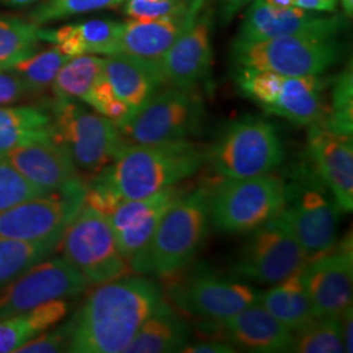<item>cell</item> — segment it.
Returning <instances> with one entry per match:
<instances>
[{"mask_svg":"<svg viewBox=\"0 0 353 353\" xmlns=\"http://www.w3.org/2000/svg\"><path fill=\"white\" fill-rule=\"evenodd\" d=\"M85 181L17 203L0 211V237L26 242H61L84 204Z\"/></svg>","mask_w":353,"mask_h":353,"instance_id":"obj_13","label":"cell"},{"mask_svg":"<svg viewBox=\"0 0 353 353\" xmlns=\"http://www.w3.org/2000/svg\"><path fill=\"white\" fill-rule=\"evenodd\" d=\"M43 26L29 20L0 16V68L8 70L38 50Z\"/></svg>","mask_w":353,"mask_h":353,"instance_id":"obj_31","label":"cell"},{"mask_svg":"<svg viewBox=\"0 0 353 353\" xmlns=\"http://www.w3.org/2000/svg\"><path fill=\"white\" fill-rule=\"evenodd\" d=\"M214 12L203 7L194 23L160 59L165 83L185 92H196L212 68Z\"/></svg>","mask_w":353,"mask_h":353,"instance_id":"obj_18","label":"cell"},{"mask_svg":"<svg viewBox=\"0 0 353 353\" xmlns=\"http://www.w3.org/2000/svg\"><path fill=\"white\" fill-rule=\"evenodd\" d=\"M32 94L20 76L11 70H0V106H10Z\"/></svg>","mask_w":353,"mask_h":353,"instance_id":"obj_40","label":"cell"},{"mask_svg":"<svg viewBox=\"0 0 353 353\" xmlns=\"http://www.w3.org/2000/svg\"><path fill=\"white\" fill-rule=\"evenodd\" d=\"M51 137L46 106H0V154Z\"/></svg>","mask_w":353,"mask_h":353,"instance_id":"obj_29","label":"cell"},{"mask_svg":"<svg viewBox=\"0 0 353 353\" xmlns=\"http://www.w3.org/2000/svg\"><path fill=\"white\" fill-rule=\"evenodd\" d=\"M74 331V316H65L55 326L48 328L33 341L17 350L16 353L68 352Z\"/></svg>","mask_w":353,"mask_h":353,"instance_id":"obj_38","label":"cell"},{"mask_svg":"<svg viewBox=\"0 0 353 353\" xmlns=\"http://www.w3.org/2000/svg\"><path fill=\"white\" fill-rule=\"evenodd\" d=\"M45 106L51 117V138L70 153L79 172L99 174L127 145L110 119L76 100L55 97Z\"/></svg>","mask_w":353,"mask_h":353,"instance_id":"obj_5","label":"cell"},{"mask_svg":"<svg viewBox=\"0 0 353 353\" xmlns=\"http://www.w3.org/2000/svg\"><path fill=\"white\" fill-rule=\"evenodd\" d=\"M88 288L87 280L64 256H48L0 290V319L59 299H72Z\"/></svg>","mask_w":353,"mask_h":353,"instance_id":"obj_15","label":"cell"},{"mask_svg":"<svg viewBox=\"0 0 353 353\" xmlns=\"http://www.w3.org/2000/svg\"><path fill=\"white\" fill-rule=\"evenodd\" d=\"M103 75V57L81 54L71 57L55 77L51 90L58 99L85 102Z\"/></svg>","mask_w":353,"mask_h":353,"instance_id":"obj_30","label":"cell"},{"mask_svg":"<svg viewBox=\"0 0 353 353\" xmlns=\"http://www.w3.org/2000/svg\"><path fill=\"white\" fill-rule=\"evenodd\" d=\"M303 285L316 316H339L352 306V240L345 237L331 252L306 262Z\"/></svg>","mask_w":353,"mask_h":353,"instance_id":"obj_17","label":"cell"},{"mask_svg":"<svg viewBox=\"0 0 353 353\" xmlns=\"http://www.w3.org/2000/svg\"><path fill=\"white\" fill-rule=\"evenodd\" d=\"M123 23L113 20H92L43 30V41L51 42L70 57L81 54L112 55Z\"/></svg>","mask_w":353,"mask_h":353,"instance_id":"obj_25","label":"cell"},{"mask_svg":"<svg viewBox=\"0 0 353 353\" xmlns=\"http://www.w3.org/2000/svg\"><path fill=\"white\" fill-rule=\"evenodd\" d=\"M290 352H345L339 316H316L313 322L293 332Z\"/></svg>","mask_w":353,"mask_h":353,"instance_id":"obj_33","label":"cell"},{"mask_svg":"<svg viewBox=\"0 0 353 353\" xmlns=\"http://www.w3.org/2000/svg\"><path fill=\"white\" fill-rule=\"evenodd\" d=\"M217 1L220 3L221 16L224 17L225 21H229L243 6H246L252 0H217Z\"/></svg>","mask_w":353,"mask_h":353,"instance_id":"obj_44","label":"cell"},{"mask_svg":"<svg viewBox=\"0 0 353 353\" xmlns=\"http://www.w3.org/2000/svg\"><path fill=\"white\" fill-rule=\"evenodd\" d=\"M163 293L190 316L208 321L225 319L252 303H261L262 290L240 279L217 274L205 267L183 268L165 276Z\"/></svg>","mask_w":353,"mask_h":353,"instance_id":"obj_9","label":"cell"},{"mask_svg":"<svg viewBox=\"0 0 353 353\" xmlns=\"http://www.w3.org/2000/svg\"><path fill=\"white\" fill-rule=\"evenodd\" d=\"M43 192L21 176L14 168L0 159V211Z\"/></svg>","mask_w":353,"mask_h":353,"instance_id":"obj_37","label":"cell"},{"mask_svg":"<svg viewBox=\"0 0 353 353\" xmlns=\"http://www.w3.org/2000/svg\"><path fill=\"white\" fill-rule=\"evenodd\" d=\"M207 147L190 139L127 144L92 178L122 201L141 199L195 176L207 164Z\"/></svg>","mask_w":353,"mask_h":353,"instance_id":"obj_2","label":"cell"},{"mask_svg":"<svg viewBox=\"0 0 353 353\" xmlns=\"http://www.w3.org/2000/svg\"><path fill=\"white\" fill-rule=\"evenodd\" d=\"M70 58V55L64 54L54 45L50 49L36 51L29 58L14 64L8 70L23 79L32 94L41 93L51 88L59 70Z\"/></svg>","mask_w":353,"mask_h":353,"instance_id":"obj_34","label":"cell"},{"mask_svg":"<svg viewBox=\"0 0 353 353\" xmlns=\"http://www.w3.org/2000/svg\"><path fill=\"white\" fill-rule=\"evenodd\" d=\"M71 307L68 299H59L0 319V353L17 352L28 341L63 321Z\"/></svg>","mask_w":353,"mask_h":353,"instance_id":"obj_27","label":"cell"},{"mask_svg":"<svg viewBox=\"0 0 353 353\" xmlns=\"http://www.w3.org/2000/svg\"><path fill=\"white\" fill-rule=\"evenodd\" d=\"M64 256L87 280L100 285L134 274L119 252L105 214L83 204L59 242Z\"/></svg>","mask_w":353,"mask_h":353,"instance_id":"obj_10","label":"cell"},{"mask_svg":"<svg viewBox=\"0 0 353 353\" xmlns=\"http://www.w3.org/2000/svg\"><path fill=\"white\" fill-rule=\"evenodd\" d=\"M204 328L248 352H290L293 332L261 303H252L225 319L210 321Z\"/></svg>","mask_w":353,"mask_h":353,"instance_id":"obj_22","label":"cell"},{"mask_svg":"<svg viewBox=\"0 0 353 353\" xmlns=\"http://www.w3.org/2000/svg\"><path fill=\"white\" fill-rule=\"evenodd\" d=\"M125 0H42L28 14V20L43 26L83 13L113 8Z\"/></svg>","mask_w":353,"mask_h":353,"instance_id":"obj_36","label":"cell"},{"mask_svg":"<svg viewBox=\"0 0 353 353\" xmlns=\"http://www.w3.org/2000/svg\"><path fill=\"white\" fill-rule=\"evenodd\" d=\"M285 147L272 122L248 115L228 125L208 148L207 164L224 178H249L272 173L283 164Z\"/></svg>","mask_w":353,"mask_h":353,"instance_id":"obj_6","label":"cell"},{"mask_svg":"<svg viewBox=\"0 0 353 353\" xmlns=\"http://www.w3.org/2000/svg\"><path fill=\"white\" fill-rule=\"evenodd\" d=\"M287 195L285 178L274 172L239 179L225 178L210 191L211 225L225 234L250 233L281 212Z\"/></svg>","mask_w":353,"mask_h":353,"instance_id":"obj_7","label":"cell"},{"mask_svg":"<svg viewBox=\"0 0 353 353\" xmlns=\"http://www.w3.org/2000/svg\"><path fill=\"white\" fill-rule=\"evenodd\" d=\"M267 4L278 8H290L294 7V0H265Z\"/></svg>","mask_w":353,"mask_h":353,"instance_id":"obj_46","label":"cell"},{"mask_svg":"<svg viewBox=\"0 0 353 353\" xmlns=\"http://www.w3.org/2000/svg\"><path fill=\"white\" fill-rule=\"evenodd\" d=\"M285 181L287 202L276 219L303 248L309 262L336 245L343 211L310 161L296 168Z\"/></svg>","mask_w":353,"mask_h":353,"instance_id":"obj_4","label":"cell"},{"mask_svg":"<svg viewBox=\"0 0 353 353\" xmlns=\"http://www.w3.org/2000/svg\"><path fill=\"white\" fill-rule=\"evenodd\" d=\"M203 7L204 0H186L176 11L161 17L123 23L114 54L160 61L194 23Z\"/></svg>","mask_w":353,"mask_h":353,"instance_id":"obj_20","label":"cell"},{"mask_svg":"<svg viewBox=\"0 0 353 353\" xmlns=\"http://www.w3.org/2000/svg\"><path fill=\"white\" fill-rule=\"evenodd\" d=\"M294 7L314 12L334 13L336 0H294Z\"/></svg>","mask_w":353,"mask_h":353,"instance_id":"obj_43","label":"cell"},{"mask_svg":"<svg viewBox=\"0 0 353 353\" xmlns=\"http://www.w3.org/2000/svg\"><path fill=\"white\" fill-rule=\"evenodd\" d=\"M234 80L242 94L262 108L294 125L309 126L326 110L322 75L284 76L245 67H236Z\"/></svg>","mask_w":353,"mask_h":353,"instance_id":"obj_8","label":"cell"},{"mask_svg":"<svg viewBox=\"0 0 353 353\" xmlns=\"http://www.w3.org/2000/svg\"><path fill=\"white\" fill-rule=\"evenodd\" d=\"M341 321V335H343V343L345 352H353V313L352 306H350L347 310H344L339 316Z\"/></svg>","mask_w":353,"mask_h":353,"instance_id":"obj_42","label":"cell"},{"mask_svg":"<svg viewBox=\"0 0 353 353\" xmlns=\"http://www.w3.org/2000/svg\"><path fill=\"white\" fill-rule=\"evenodd\" d=\"M341 6L344 8V12L347 17H352L353 13V0H341Z\"/></svg>","mask_w":353,"mask_h":353,"instance_id":"obj_47","label":"cell"},{"mask_svg":"<svg viewBox=\"0 0 353 353\" xmlns=\"http://www.w3.org/2000/svg\"><path fill=\"white\" fill-rule=\"evenodd\" d=\"M189 341L188 325L164 299L141 325L125 352H181Z\"/></svg>","mask_w":353,"mask_h":353,"instance_id":"obj_26","label":"cell"},{"mask_svg":"<svg viewBox=\"0 0 353 353\" xmlns=\"http://www.w3.org/2000/svg\"><path fill=\"white\" fill-rule=\"evenodd\" d=\"M103 72L115 94L130 106L131 114L166 84L160 61H148L126 54L105 57Z\"/></svg>","mask_w":353,"mask_h":353,"instance_id":"obj_24","label":"cell"},{"mask_svg":"<svg viewBox=\"0 0 353 353\" xmlns=\"http://www.w3.org/2000/svg\"><path fill=\"white\" fill-rule=\"evenodd\" d=\"M59 242H26L0 237V290L50 256Z\"/></svg>","mask_w":353,"mask_h":353,"instance_id":"obj_32","label":"cell"},{"mask_svg":"<svg viewBox=\"0 0 353 353\" xmlns=\"http://www.w3.org/2000/svg\"><path fill=\"white\" fill-rule=\"evenodd\" d=\"M185 353H232L237 352V350L227 341H201L195 343H188L186 347L181 351Z\"/></svg>","mask_w":353,"mask_h":353,"instance_id":"obj_41","label":"cell"},{"mask_svg":"<svg viewBox=\"0 0 353 353\" xmlns=\"http://www.w3.org/2000/svg\"><path fill=\"white\" fill-rule=\"evenodd\" d=\"M0 70H1V68H0Z\"/></svg>","mask_w":353,"mask_h":353,"instance_id":"obj_48","label":"cell"},{"mask_svg":"<svg viewBox=\"0 0 353 353\" xmlns=\"http://www.w3.org/2000/svg\"><path fill=\"white\" fill-rule=\"evenodd\" d=\"M42 0H0L1 6H7V7H26L30 6L34 3H39Z\"/></svg>","mask_w":353,"mask_h":353,"instance_id":"obj_45","label":"cell"},{"mask_svg":"<svg viewBox=\"0 0 353 353\" xmlns=\"http://www.w3.org/2000/svg\"><path fill=\"white\" fill-rule=\"evenodd\" d=\"M186 192V188L176 185L147 198L123 201L106 216L118 249L128 263L151 240L165 212Z\"/></svg>","mask_w":353,"mask_h":353,"instance_id":"obj_21","label":"cell"},{"mask_svg":"<svg viewBox=\"0 0 353 353\" xmlns=\"http://www.w3.org/2000/svg\"><path fill=\"white\" fill-rule=\"evenodd\" d=\"M0 159L43 192L67 189L84 181L70 153L51 137L4 152Z\"/></svg>","mask_w":353,"mask_h":353,"instance_id":"obj_23","label":"cell"},{"mask_svg":"<svg viewBox=\"0 0 353 353\" xmlns=\"http://www.w3.org/2000/svg\"><path fill=\"white\" fill-rule=\"evenodd\" d=\"M338 37H279L233 45L236 67L284 76L323 75L343 58Z\"/></svg>","mask_w":353,"mask_h":353,"instance_id":"obj_12","label":"cell"},{"mask_svg":"<svg viewBox=\"0 0 353 353\" xmlns=\"http://www.w3.org/2000/svg\"><path fill=\"white\" fill-rule=\"evenodd\" d=\"M205 110L194 92L160 89L118 130L126 144H157L189 140L202 131Z\"/></svg>","mask_w":353,"mask_h":353,"instance_id":"obj_11","label":"cell"},{"mask_svg":"<svg viewBox=\"0 0 353 353\" xmlns=\"http://www.w3.org/2000/svg\"><path fill=\"white\" fill-rule=\"evenodd\" d=\"M332 130L352 135L353 75L351 65L341 71L332 83L330 108L321 117Z\"/></svg>","mask_w":353,"mask_h":353,"instance_id":"obj_35","label":"cell"},{"mask_svg":"<svg viewBox=\"0 0 353 353\" xmlns=\"http://www.w3.org/2000/svg\"><path fill=\"white\" fill-rule=\"evenodd\" d=\"M307 159L343 212L353 210L352 135L341 134L318 119L309 125Z\"/></svg>","mask_w":353,"mask_h":353,"instance_id":"obj_19","label":"cell"},{"mask_svg":"<svg viewBox=\"0 0 353 353\" xmlns=\"http://www.w3.org/2000/svg\"><path fill=\"white\" fill-rule=\"evenodd\" d=\"M211 228L210 190L188 191L161 217L151 240L130 261L134 274L163 279L190 267Z\"/></svg>","mask_w":353,"mask_h":353,"instance_id":"obj_3","label":"cell"},{"mask_svg":"<svg viewBox=\"0 0 353 353\" xmlns=\"http://www.w3.org/2000/svg\"><path fill=\"white\" fill-rule=\"evenodd\" d=\"M301 270L272 285L261 297V303L265 309L292 332L301 330L316 318L303 285Z\"/></svg>","mask_w":353,"mask_h":353,"instance_id":"obj_28","label":"cell"},{"mask_svg":"<svg viewBox=\"0 0 353 353\" xmlns=\"http://www.w3.org/2000/svg\"><path fill=\"white\" fill-rule=\"evenodd\" d=\"M307 258L290 230L276 217L252 230L232 270L241 278L275 285L299 272Z\"/></svg>","mask_w":353,"mask_h":353,"instance_id":"obj_14","label":"cell"},{"mask_svg":"<svg viewBox=\"0 0 353 353\" xmlns=\"http://www.w3.org/2000/svg\"><path fill=\"white\" fill-rule=\"evenodd\" d=\"M127 275L96 285L74 314L68 352L122 353L141 325L164 300L160 284Z\"/></svg>","mask_w":353,"mask_h":353,"instance_id":"obj_1","label":"cell"},{"mask_svg":"<svg viewBox=\"0 0 353 353\" xmlns=\"http://www.w3.org/2000/svg\"><path fill=\"white\" fill-rule=\"evenodd\" d=\"M345 28L347 17L341 14L278 8L265 0H252L233 45L279 37H338Z\"/></svg>","mask_w":353,"mask_h":353,"instance_id":"obj_16","label":"cell"},{"mask_svg":"<svg viewBox=\"0 0 353 353\" xmlns=\"http://www.w3.org/2000/svg\"><path fill=\"white\" fill-rule=\"evenodd\" d=\"M186 0H125L123 12L132 20H150L176 11Z\"/></svg>","mask_w":353,"mask_h":353,"instance_id":"obj_39","label":"cell"}]
</instances>
